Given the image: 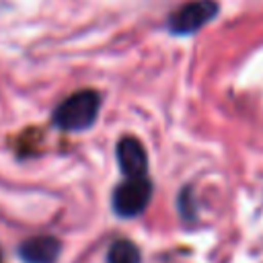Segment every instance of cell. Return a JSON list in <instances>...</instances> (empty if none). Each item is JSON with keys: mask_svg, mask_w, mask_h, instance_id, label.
I'll return each instance as SVG.
<instances>
[{"mask_svg": "<svg viewBox=\"0 0 263 263\" xmlns=\"http://www.w3.org/2000/svg\"><path fill=\"white\" fill-rule=\"evenodd\" d=\"M101 109V95L92 88H82L66 97L51 115V121L55 127L64 132H84L88 129Z\"/></svg>", "mask_w": 263, "mask_h": 263, "instance_id": "obj_1", "label": "cell"}, {"mask_svg": "<svg viewBox=\"0 0 263 263\" xmlns=\"http://www.w3.org/2000/svg\"><path fill=\"white\" fill-rule=\"evenodd\" d=\"M152 193H154V185L148 175L125 177V181H121L111 193V210L115 216L123 220L138 218L140 214L146 212Z\"/></svg>", "mask_w": 263, "mask_h": 263, "instance_id": "obj_2", "label": "cell"}, {"mask_svg": "<svg viewBox=\"0 0 263 263\" xmlns=\"http://www.w3.org/2000/svg\"><path fill=\"white\" fill-rule=\"evenodd\" d=\"M220 4L216 0H189L175 8L166 18L171 35H193L216 18Z\"/></svg>", "mask_w": 263, "mask_h": 263, "instance_id": "obj_3", "label": "cell"}, {"mask_svg": "<svg viewBox=\"0 0 263 263\" xmlns=\"http://www.w3.org/2000/svg\"><path fill=\"white\" fill-rule=\"evenodd\" d=\"M115 156L119 171L123 177H144L148 175V154L144 150V144L134 136L119 138L115 146Z\"/></svg>", "mask_w": 263, "mask_h": 263, "instance_id": "obj_4", "label": "cell"}, {"mask_svg": "<svg viewBox=\"0 0 263 263\" xmlns=\"http://www.w3.org/2000/svg\"><path fill=\"white\" fill-rule=\"evenodd\" d=\"M62 253L60 238L51 234H39L18 245V257L25 263H58Z\"/></svg>", "mask_w": 263, "mask_h": 263, "instance_id": "obj_5", "label": "cell"}, {"mask_svg": "<svg viewBox=\"0 0 263 263\" xmlns=\"http://www.w3.org/2000/svg\"><path fill=\"white\" fill-rule=\"evenodd\" d=\"M142 249L132 238H115L107 247L105 263H142Z\"/></svg>", "mask_w": 263, "mask_h": 263, "instance_id": "obj_6", "label": "cell"}, {"mask_svg": "<svg viewBox=\"0 0 263 263\" xmlns=\"http://www.w3.org/2000/svg\"><path fill=\"white\" fill-rule=\"evenodd\" d=\"M177 205H179V214H181L183 220H187V222L195 220V208H193V197H191V189L189 187H185L183 191H179Z\"/></svg>", "mask_w": 263, "mask_h": 263, "instance_id": "obj_7", "label": "cell"}, {"mask_svg": "<svg viewBox=\"0 0 263 263\" xmlns=\"http://www.w3.org/2000/svg\"><path fill=\"white\" fill-rule=\"evenodd\" d=\"M0 263H2V253H0Z\"/></svg>", "mask_w": 263, "mask_h": 263, "instance_id": "obj_8", "label": "cell"}]
</instances>
